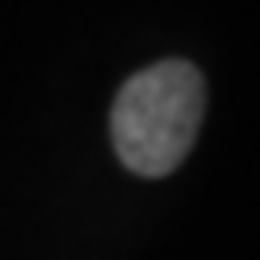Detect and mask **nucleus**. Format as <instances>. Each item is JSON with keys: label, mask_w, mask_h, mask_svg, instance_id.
I'll list each match as a JSON object with an SVG mask.
<instances>
[{"label": "nucleus", "mask_w": 260, "mask_h": 260, "mask_svg": "<svg viewBox=\"0 0 260 260\" xmlns=\"http://www.w3.org/2000/svg\"><path fill=\"white\" fill-rule=\"evenodd\" d=\"M206 109V87L195 65L159 61L130 76L112 105V145L126 170L167 177L191 152Z\"/></svg>", "instance_id": "obj_1"}]
</instances>
